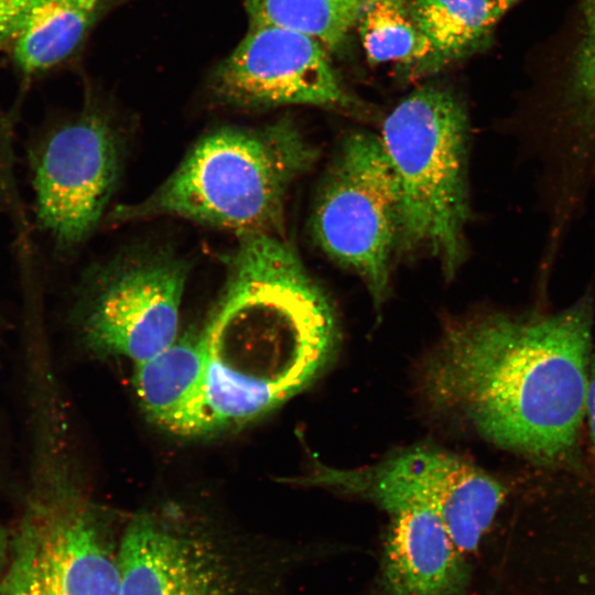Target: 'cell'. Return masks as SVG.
Returning a JSON list of instances; mask_svg holds the SVG:
<instances>
[{"instance_id":"6da1fadb","label":"cell","mask_w":595,"mask_h":595,"mask_svg":"<svg viewBox=\"0 0 595 595\" xmlns=\"http://www.w3.org/2000/svg\"><path fill=\"white\" fill-rule=\"evenodd\" d=\"M592 285L556 312L485 314L455 326L430 357L429 399L497 445L542 462L575 444L585 414Z\"/></svg>"},{"instance_id":"7a4b0ae2","label":"cell","mask_w":595,"mask_h":595,"mask_svg":"<svg viewBox=\"0 0 595 595\" xmlns=\"http://www.w3.org/2000/svg\"><path fill=\"white\" fill-rule=\"evenodd\" d=\"M201 338L204 379L172 432L204 435L252 421L295 396L338 344L333 307L278 235H239Z\"/></svg>"},{"instance_id":"3957f363","label":"cell","mask_w":595,"mask_h":595,"mask_svg":"<svg viewBox=\"0 0 595 595\" xmlns=\"http://www.w3.org/2000/svg\"><path fill=\"white\" fill-rule=\"evenodd\" d=\"M316 150L286 118L257 128L223 127L202 137L180 165L115 221L177 217L239 235L281 232L290 185Z\"/></svg>"},{"instance_id":"277c9868","label":"cell","mask_w":595,"mask_h":595,"mask_svg":"<svg viewBox=\"0 0 595 595\" xmlns=\"http://www.w3.org/2000/svg\"><path fill=\"white\" fill-rule=\"evenodd\" d=\"M379 138L400 193L398 249L428 252L454 275L469 214L465 107L448 89L421 87L387 116Z\"/></svg>"},{"instance_id":"5b68a950","label":"cell","mask_w":595,"mask_h":595,"mask_svg":"<svg viewBox=\"0 0 595 595\" xmlns=\"http://www.w3.org/2000/svg\"><path fill=\"white\" fill-rule=\"evenodd\" d=\"M582 18L569 69L526 100L517 123L551 247L564 245L595 186V0H582Z\"/></svg>"},{"instance_id":"8992f818","label":"cell","mask_w":595,"mask_h":595,"mask_svg":"<svg viewBox=\"0 0 595 595\" xmlns=\"http://www.w3.org/2000/svg\"><path fill=\"white\" fill-rule=\"evenodd\" d=\"M401 202L379 136H347L318 195L312 231L320 248L365 282L376 304L389 285L398 249Z\"/></svg>"},{"instance_id":"52a82bcc","label":"cell","mask_w":595,"mask_h":595,"mask_svg":"<svg viewBox=\"0 0 595 595\" xmlns=\"http://www.w3.org/2000/svg\"><path fill=\"white\" fill-rule=\"evenodd\" d=\"M0 595H121L118 549L66 491L37 494L10 537Z\"/></svg>"},{"instance_id":"ba28073f","label":"cell","mask_w":595,"mask_h":595,"mask_svg":"<svg viewBox=\"0 0 595 595\" xmlns=\"http://www.w3.org/2000/svg\"><path fill=\"white\" fill-rule=\"evenodd\" d=\"M307 483L372 500L380 507L409 501L441 518L456 549L476 552L501 507L506 490L467 461L431 447L411 448L374 466L335 469L318 465Z\"/></svg>"},{"instance_id":"9c48e42d","label":"cell","mask_w":595,"mask_h":595,"mask_svg":"<svg viewBox=\"0 0 595 595\" xmlns=\"http://www.w3.org/2000/svg\"><path fill=\"white\" fill-rule=\"evenodd\" d=\"M121 162L119 134L95 111L43 140L33 164L36 215L61 247L82 242L96 228L117 187Z\"/></svg>"},{"instance_id":"30bf717a","label":"cell","mask_w":595,"mask_h":595,"mask_svg":"<svg viewBox=\"0 0 595 595\" xmlns=\"http://www.w3.org/2000/svg\"><path fill=\"white\" fill-rule=\"evenodd\" d=\"M328 52L306 34L250 24L215 69L210 89L223 104L240 108L306 105L356 110L360 106L334 69Z\"/></svg>"},{"instance_id":"8fae6325","label":"cell","mask_w":595,"mask_h":595,"mask_svg":"<svg viewBox=\"0 0 595 595\" xmlns=\"http://www.w3.org/2000/svg\"><path fill=\"white\" fill-rule=\"evenodd\" d=\"M188 263L164 252L134 255L96 282L86 318L90 342L136 364L177 338Z\"/></svg>"},{"instance_id":"7c38bea8","label":"cell","mask_w":595,"mask_h":595,"mask_svg":"<svg viewBox=\"0 0 595 595\" xmlns=\"http://www.w3.org/2000/svg\"><path fill=\"white\" fill-rule=\"evenodd\" d=\"M118 561L121 595H257L210 541L151 516L128 526Z\"/></svg>"},{"instance_id":"4fadbf2b","label":"cell","mask_w":595,"mask_h":595,"mask_svg":"<svg viewBox=\"0 0 595 595\" xmlns=\"http://www.w3.org/2000/svg\"><path fill=\"white\" fill-rule=\"evenodd\" d=\"M381 508L390 522L371 595H466L470 564L437 513L409 501Z\"/></svg>"},{"instance_id":"5bb4252c","label":"cell","mask_w":595,"mask_h":595,"mask_svg":"<svg viewBox=\"0 0 595 595\" xmlns=\"http://www.w3.org/2000/svg\"><path fill=\"white\" fill-rule=\"evenodd\" d=\"M520 0H408L429 53L412 72H437L486 44L501 18Z\"/></svg>"},{"instance_id":"9a60e30c","label":"cell","mask_w":595,"mask_h":595,"mask_svg":"<svg viewBox=\"0 0 595 595\" xmlns=\"http://www.w3.org/2000/svg\"><path fill=\"white\" fill-rule=\"evenodd\" d=\"M109 0H44L11 44V62L23 83L60 65L80 45Z\"/></svg>"},{"instance_id":"2e32d148","label":"cell","mask_w":595,"mask_h":595,"mask_svg":"<svg viewBox=\"0 0 595 595\" xmlns=\"http://www.w3.org/2000/svg\"><path fill=\"white\" fill-rule=\"evenodd\" d=\"M204 372L201 335L185 336L136 364L134 389L147 414L172 431L201 389Z\"/></svg>"},{"instance_id":"e0dca14e","label":"cell","mask_w":595,"mask_h":595,"mask_svg":"<svg viewBox=\"0 0 595 595\" xmlns=\"http://www.w3.org/2000/svg\"><path fill=\"white\" fill-rule=\"evenodd\" d=\"M370 0H245L250 24L306 34L328 51L339 48Z\"/></svg>"},{"instance_id":"ac0fdd59","label":"cell","mask_w":595,"mask_h":595,"mask_svg":"<svg viewBox=\"0 0 595 595\" xmlns=\"http://www.w3.org/2000/svg\"><path fill=\"white\" fill-rule=\"evenodd\" d=\"M408 0H370L357 26L372 64L397 62L415 69L428 56V44L408 10Z\"/></svg>"},{"instance_id":"d6986e66","label":"cell","mask_w":595,"mask_h":595,"mask_svg":"<svg viewBox=\"0 0 595 595\" xmlns=\"http://www.w3.org/2000/svg\"><path fill=\"white\" fill-rule=\"evenodd\" d=\"M43 1L0 0V48L11 44L25 21Z\"/></svg>"},{"instance_id":"ffe728a7","label":"cell","mask_w":595,"mask_h":595,"mask_svg":"<svg viewBox=\"0 0 595 595\" xmlns=\"http://www.w3.org/2000/svg\"><path fill=\"white\" fill-rule=\"evenodd\" d=\"M585 414H587L592 441L595 445V351L591 356L586 394H585Z\"/></svg>"},{"instance_id":"44dd1931","label":"cell","mask_w":595,"mask_h":595,"mask_svg":"<svg viewBox=\"0 0 595 595\" xmlns=\"http://www.w3.org/2000/svg\"><path fill=\"white\" fill-rule=\"evenodd\" d=\"M10 550V537L7 531L0 527V581L7 566Z\"/></svg>"}]
</instances>
